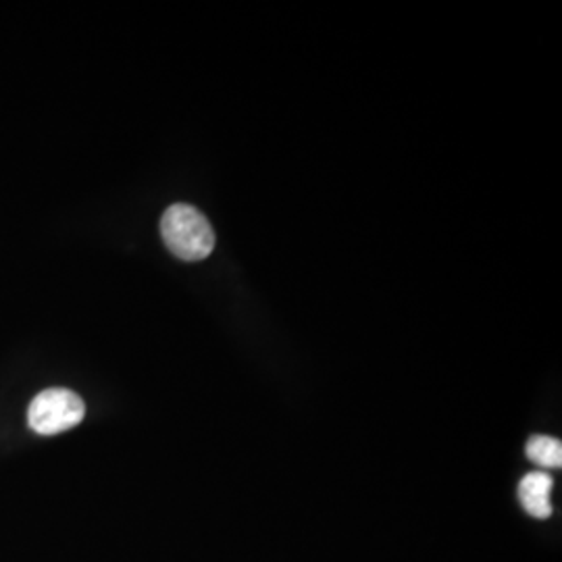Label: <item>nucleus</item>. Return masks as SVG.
<instances>
[{
    "label": "nucleus",
    "mask_w": 562,
    "mask_h": 562,
    "mask_svg": "<svg viewBox=\"0 0 562 562\" xmlns=\"http://www.w3.org/2000/svg\"><path fill=\"white\" fill-rule=\"evenodd\" d=\"M165 246L181 261H202L215 248V232L199 209L173 204L161 220Z\"/></svg>",
    "instance_id": "obj_1"
},
{
    "label": "nucleus",
    "mask_w": 562,
    "mask_h": 562,
    "mask_svg": "<svg viewBox=\"0 0 562 562\" xmlns=\"http://www.w3.org/2000/svg\"><path fill=\"white\" fill-rule=\"evenodd\" d=\"M86 415V404L71 390L53 387L41 392L27 411L30 427L41 436H55L76 427Z\"/></svg>",
    "instance_id": "obj_2"
},
{
    "label": "nucleus",
    "mask_w": 562,
    "mask_h": 562,
    "mask_svg": "<svg viewBox=\"0 0 562 562\" xmlns=\"http://www.w3.org/2000/svg\"><path fill=\"white\" fill-rule=\"evenodd\" d=\"M552 487H554V480L548 473L543 471L527 473L519 483V501L522 508L536 519H548L552 515V503H550Z\"/></svg>",
    "instance_id": "obj_3"
},
{
    "label": "nucleus",
    "mask_w": 562,
    "mask_h": 562,
    "mask_svg": "<svg viewBox=\"0 0 562 562\" xmlns=\"http://www.w3.org/2000/svg\"><path fill=\"white\" fill-rule=\"evenodd\" d=\"M527 459L536 462L543 469H561L562 467V443L557 438L550 436H533L527 442Z\"/></svg>",
    "instance_id": "obj_4"
}]
</instances>
